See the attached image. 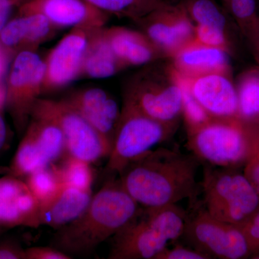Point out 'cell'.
<instances>
[{"label": "cell", "instance_id": "cell-27", "mask_svg": "<svg viewBox=\"0 0 259 259\" xmlns=\"http://www.w3.org/2000/svg\"><path fill=\"white\" fill-rule=\"evenodd\" d=\"M92 163L67 154L63 157L56 169L64 185L83 190H92L94 171Z\"/></svg>", "mask_w": 259, "mask_h": 259}, {"label": "cell", "instance_id": "cell-23", "mask_svg": "<svg viewBox=\"0 0 259 259\" xmlns=\"http://www.w3.org/2000/svg\"><path fill=\"white\" fill-rule=\"evenodd\" d=\"M181 3L194 25H209L232 37H235L236 34L241 36L236 24L218 0H182Z\"/></svg>", "mask_w": 259, "mask_h": 259}, {"label": "cell", "instance_id": "cell-32", "mask_svg": "<svg viewBox=\"0 0 259 259\" xmlns=\"http://www.w3.org/2000/svg\"><path fill=\"white\" fill-rule=\"evenodd\" d=\"M26 259H70L71 255L54 247H31L25 248Z\"/></svg>", "mask_w": 259, "mask_h": 259}, {"label": "cell", "instance_id": "cell-33", "mask_svg": "<svg viewBox=\"0 0 259 259\" xmlns=\"http://www.w3.org/2000/svg\"><path fill=\"white\" fill-rule=\"evenodd\" d=\"M0 259H26L25 248L13 242L0 243Z\"/></svg>", "mask_w": 259, "mask_h": 259}, {"label": "cell", "instance_id": "cell-21", "mask_svg": "<svg viewBox=\"0 0 259 259\" xmlns=\"http://www.w3.org/2000/svg\"><path fill=\"white\" fill-rule=\"evenodd\" d=\"M93 191L64 187L49 203L40 206V226L60 229L81 215L93 198Z\"/></svg>", "mask_w": 259, "mask_h": 259}, {"label": "cell", "instance_id": "cell-10", "mask_svg": "<svg viewBox=\"0 0 259 259\" xmlns=\"http://www.w3.org/2000/svg\"><path fill=\"white\" fill-rule=\"evenodd\" d=\"M190 246L209 259H241L250 250L239 226L213 217L205 209H197L187 217L183 236Z\"/></svg>", "mask_w": 259, "mask_h": 259}, {"label": "cell", "instance_id": "cell-14", "mask_svg": "<svg viewBox=\"0 0 259 259\" xmlns=\"http://www.w3.org/2000/svg\"><path fill=\"white\" fill-rule=\"evenodd\" d=\"M32 13L44 15L59 30L102 28L110 18L87 0H26L19 7L18 14Z\"/></svg>", "mask_w": 259, "mask_h": 259}, {"label": "cell", "instance_id": "cell-41", "mask_svg": "<svg viewBox=\"0 0 259 259\" xmlns=\"http://www.w3.org/2000/svg\"><path fill=\"white\" fill-rule=\"evenodd\" d=\"M258 147H259V144H258Z\"/></svg>", "mask_w": 259, "mask_h": 259}, {"label": "cell", "instance_id": "cell-37", "mask_svg": "<svg viewBox=\"0 0 259 259\" xmlns=\"http://www.w3.org/2000/svg\"><path fill=\"white\" fill-rule=\"evenodd\" d=\"M8 138V130L6 121L3 116V111L0 112V152L3 151Z\"/></svg>", "mask_w": 259, "mask_h": 259}, {"label": "cell", "instance_id": "cell-38", "mask_svg": "<svg viewBox=\"0 0 259 259\" xmlns=\"http://www.w3.org/2000/svg\"><path fill=\"white\" fill-rule=\"evenodd\" d=\"M6 86L5 83L0 84V112H3L6 107Z\"/></svg>", "mask_w": 259, "mask_h": 259}, {"label": "cell", "instance_id": "cell-7", "mask_svg": "<svg viewBox=\"0 0 259 259\" xmlns=\"http://www.w3.org/2000/svg\"><path fill=\"white\" fill-rule=\"evenodd\" d=\"M178 125L159 122L123 103L104 169L107 179L118 176L131 162L171 137Z\"/></svg>", "mask_w": 259, "mask_h": 259}, {"label": "cell", "instance_id": "cell-4", "mask_svg": "<svg viewBox=\"0 0 259 259\" xmlns=\"http://www.w3.org/2000/svg\"><path fill=\"white\" fill-rule=\"evenodd\" d=\"M188 132L189 148L201 163L220 168L244 166L259 144V125L236 117H213Z\"/></svg>", "mask_w": 259, "mask_h": 259}, {"label": "cell", "instance_id": "cell-30", "mask_svg": "<svg viewBox=\"0 0 259 259\" xmlns=\"http://www.w3.org/2000/svg\"><path fill=\"white\" fill-rule=\"evenodd\" d=\"M239 226L244 235L248 248L250 256L259 253V209L250 216L245 222Z\"/></svg>", "mask_w": 259, "mask_h": 259}, {"label": "cell", "instance_id": "cell-34", "mask_svg": "<svg viewBox=\"0 0 259 259\" xmlns=\"http://www.w3.org/2000/svg\"><path fill=\"white\" fill-rule=\"evenodd\" d=\"M26 0H0V31L10 20L12 12Z\"/></svg>", "mask_w": 259, "mask_h": 259}, {"label": "cell", "instance_id": "cell-31", "mask_svg": "<svg viewBox=\"0 0 259 259\" xmlns=\"http://www.w3.org/2000/svg\"><path fill=\"white\" fill-rule=\"evenodd\" d=\"M155 259H209L198 250L191 246L176 245L170 248L166 247Z\"/></svg>", "mask_w": 259, "mask_h": 259}, {"label": "cell", "instance_id": "cell-22", "mask_svg": "<svg viewBox=\"0 0 259 259\" xmlns=\"http://www.w3.org/2000/svg\"><path fill=\"white\" fill-rule=\"evenodd\" d=\"M104 28L92 30L90 32L81 76L105 79L127 68L114 54L104 33Z\"/></svg>", "mask_w": 259, "mask_h": 259}, {"label": "cell", "instance_id": "cell-11", "mask_svg": "<svg viewBox=\"0 0 259 259\" xmlns=\"http://www.w3.org/2000/svg\"><path fill=\"white\" fill-rule=\"evenodd\" d=\"M33 108L57 122L64 134L66 153L89 163L108 157L112 144L64 100L40 99Z\"/></svg>", "mask_w": 259, "mask_h": 259}, {"label": "cell", "instance_id": "cell-40", "mask_svg": "<svg viewBox=\"0 0 259 259\" xmlns=\"http://www.w3.org/2000/svg\"><path fill=\"white\" fill-rule=\"evenodd\" d=\"M257 2V7H258V11L259 14V0H256Z\"/></svg>", "mask_w": 259, "mask_h": 259}, {"label": "cell", "instance_id": "cell-13", "mask_svg": "<svg viewBox=\"0 0 259 259\" xmlns=\"http://www.w3.org/2000/svg\"><path fill=\"white\" fill-rule=\"evenodd\" d=\"M91 30L71 29L51 49L47 59H44L46 69L42 94L66 88L81 77Z\"/></svg>", "mask_w": 259, "mask_h": 259}, {"label": "cell", "instance_id": "cell-9", "mask_svg": "<svg viewBox=\"0 0 259 259\" xmlns=\"http://www.w3.org/2000/svg\"><path fill=\"white\" fill-rule=\"evenodd\" d=\"M45 61L35 51L15 54L7 76L6 107L19 133L25 132L32 109L42 94Z\"/></svg>", "mask_w": 259, "mask_h": 259}, {"label": "cell", "instance_id": "cell-39", "mask_svg": "<svg viewBox=\"0 0 259 259\" xmlns=\"http://www.w3.org/2000/svg\"><path fill=\"white\" fill-rule=\"evenodd\" d=\"M250 258L254 259H259V253L258 254L253 255V256L250 257Z\"/></svg>", "mask_w": 259, "mask_h": 259}, {"label": "cell", "instance_id": "cell-20", "mask_svg": "<svg viewBox=\"0 0 259 259\" xmlns=\"http://www.w3.org/2000/svg\"><path fill=\"white\" fill-rule=\"evenodd\" d=\"M230 56L218 48L207 47L193 40L182 48L172 59L171 65L182 77H197L221 73L231 75Z\"/></svg>", "mask_w": 259, "mask_h": 259}, {"label": "cell", "instance_id": "cell-26", "mask_svg": "<svg viewBox=\"0 0 259 259\" xmlns=\"http://www.w3.org/2000/svg\"><path fill=\"white\" fill-rule=\"evenodd\" d=\"M25 181L40 206L49 203L64 185L55 163L32 171L25 177Z\"/></svg>", "mask_w": 259, "mask_h": 259}, {"label": "cell", "instance_id": "cell-29", "mask_svg": "<svg viewBox=\"0 0 259 259\" xmlns=\"http://www.w3.org/2000/svg\"><path fill=\"white\" fill-rule=\"evenodd\" d=\"M179 76L182 91V115L185 117L188 131L202 125L211 117L200 106L198 102L196 101L187 88L185 80L182 79L180 75Z\"/></svg>", "mask_w": 259, "mask_h": 259}, {"label": "cell", "instance_id": "cell-2", "mask_svg": "<svg viewBox=\"0 0 259 259\" xmlns=\"http://www.w3.org/2000/svg\"><path fill=\"white\" fill-rule=\"evenodd\" d=\"M141 207L122 187L118 178L110 177L94 194L82 214L58 229L53 247L70 255L93 251L115 236Z\"/></svg>", "mask_w": 259, "mask_h": 259}, {"label": "cell", "instance_id": "cell-15", "mask_svg": "<svg viewBox=\"0 0 259 259\" xmlns=\"http://www.w3.org/2000/svg\"><path fill=\"white\" fill-rule=\"evenodd\" d=\"M40 212V203L25 180L10 175L0 178V228H38Z\"/></svg>", "mask_w": 259, "mask_h": 259}, {"label": "cell", "instance_id": "cell-3", "mask_svg": "<svg viewBox=\"0 0 259 259\" xmlns=\"http://www.w3.org/2000/svg\"><path fill=\"white\" fill-rule=\"evenodd\" d=\"M188 214L177 204L141 207L113 236L110 259H155L185 233Z\"/></svg>", "mask_w": 259, "mask_h": 259}, {"label": "cell", "instance_id": "cell-18", "mask_svg": "<svg viewBox=\"0 0 259 259\" xmlns=\"http://www.w3.org/2000/svg\"><path fill=\"white\" fill-rule=\"evenodd\" d=\"M59 30L41 14H18L0 31V45L13 55L22 51H36Z\"/></svg>", "mask_w": 259, "mask_h": 259}, {"label": "cell", "instance_id": "cell-25", "mask_svg": "<svg viewBox=\"0 0 259 259\" xmlns=\"http://www.w3.org/2000/svg\"><path fill=\"white\" fill-rule=\"evenodd\" d=\"M107 15L136 21L147 15L164 0H87Z\"/></svg>", "mask_w": 259, "mask_h": 259}, {"label": "cell", "instance_id": "cell-35", "mask_svg": "<svg viewBox=\"0 0 259 259\" xmlns=\"http://www.w3.org/2000/svg\"><path fill=\"white\" fill-rule=\"evenodd\" d=\"M244 175L259 194V161L252 157L245 165Z\"/></svg>", "mask_w": 259, "mask_h": 259}, {"label": "cell", "instance_id": "cell-17", "mask_svg": "<svg viewBox=\"0 0 259 259\" xmlns=\"http://www.w3.org/2000/svg\"><path fill=\"white\" fill-rule=\"evenodd\" d=\"M63 100L112 144L121 110L110 94L101 88H83Z\"/></svg>", "mask_w": 259, "mask_h": 259}, {"label": "cell", "instance_id": "cell-1", "mask_svg": "<svg viewBox=\"0 0 259 259\" xmlns=\"http://www.w3.org/2000/svg\"><path fill=\"white\" fill-rule=\"evenodd\" d=\"M201 162L192 153L158 148L131 162L120 175L122 187L141 207L195 202Z\"/></svg>", "mask_w": 259, "mask_h": 259}, {"label": "cell", "instance_id": "cell-16", "mask_svg": "<svg viewBox=\"0 0 259 259\" xmlns=\"http://www.w3.org/2000/svg\"><path fill=\"white\" fill-rule=\"evenodd\" d=\"M181 77L185 80L196 101L210 117L238 116L236 84L231 75L214 73L190 79Z\"/></svg>", "mask_w": 259, "mask_h": 259}, {"label": "cell", "instance_id": "cell-6", "mask_svg": "<svg viewBox=\"0 0 259 259\" xmlns=\"http://www.w3.org/2000/svg\"><path fill=\"white\" fill-rule=\"evenodd\" d=\"M204 165V209L223 222L241 226L259 209V194L244 173Z\"/></svg>", "mask_w": 259, "mask_h": 259}, {"label": "cell", "instance_id": "cell-24", "mask_svg": "<svg viewBox=\"0 0 259 259\" xmlns=\"http://www.w3.org/2000/svg\"><path fill=\"white\" fill-rule=\"evenodd\" d=\"M235 84L238 117L248 123L259 125V66L243 71Z\"/></svg>", "mask_w": 259, "mask_h": 259}, {"label": "cell", "instance_id": "cell-12", "mask_svg": "<svg viewBox=\"0 0 259 259\" xmlns=\"http://www.w3.org/2000/svg\"><path fill=\"white\" fill-rule=\"evenodd\" d=\"M143 32L171 59L194 40L195 25L182 3L163 1L147 15L134 21Z\"/></svg>", "mask_w": 259, "mask_h": 259}, {"label": "cell", "instance_id": "cell-28", "mask_svg": "<svg viewBox=\"0 0 259 259\" xmlns=\"http://www.w3.org/2000/svg\"><path fill=\"white\" fill-rule=\"evenodd\" d=\"M234 39L235 37L214 27L195 25L194 28V40L207 47L222 49L230 56L234 54L236 51Z\"/></svg>", "mask_w": 259, "mask_h": 259}, {"label": "cell", "instance_id": "cell-8", "mask_svg": "<svg viewBox=\"0 0 259 259\" xmlns=\"http://www.w3.org/2000/svg\"><path fill=\"white\" fill-rule=\"evenodd\" d=\"M66 154L64 134L57 122L33 108L8 175L25 178L35 170L56 163Z\"/></svg>", "mask_w": 259, "mask_h": 259}, {"label": "cell", "instance_id": "cell-36", "mask_svg": "<svg viewBox=\"0 0 259 259\" xmlns=\"http://www.w3.org/2000/svg\"><path fill=\"white\" fill-rule=\"evenodd\" d=\"M13 54L0 45V84H3L10 69V61Z\"/></svg>", "mask_w": 259, "mask_h": 259}, {"label": "cell", "instance_id": "cell-5", "mask_svg": "<svg viewBox=\"0 0 259 259\" xmlns=\"http://www.w3.org/2000/svg\"><path fill=\"white\" fill-rule=\"evenodd\" d=\"M157 62L146 65L130 80L123 103L159 122L179 124L182 115L180 76L171 63Z\"/></svg>", "mask_w": 259, "mask_h": 259}, {"label": "cell", "instance_id": "cell-19", "mask_svg": "<svg viewBox=\"0 0 259 259\" xmlns=\"http://www.w3.org/2000/svg\"><path fill=\"white\" fill-rule=\"evenodd\" d=\"M114 54L126 67L146 66L163 59L165 54L139 30L126 27L104 28Z\"/></svg>", "mask_w": 259, "mask_h": 259}]
</instances>
